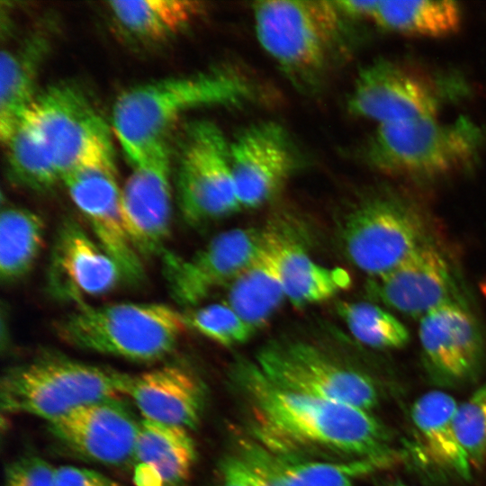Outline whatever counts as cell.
Returning <instances> with one entry per match:
<instances>
[{"instance_id":"32","label":"cell","mask_w":486,"mask_h":486,"mask_svg":"<svg viewBox=\"0 0 486 486\" xmlns=\"http://www.w3.org/2000/svg\"><path fill=\"white\" fill-rule=\"evenodd\" d=\"M184 314L187 327L226 346L245 343L256 331L226 302L204 305Z\"/></svg>"},{"instance_id":"20","label":"cell","mask_w":486,"mask_h":486,"mask_svg":"<svg viewBox=\"0 0 486 486\" xmlns=\"http://www.w3.org/2000/svg\"><path fill=\"white\" fill-rule=\"evenodd\" d=\"M418 336L425 364L439 381H463L481 364L482 331L461 301L445 303L420 318Z\"/></svg>"},{"instance_id":"33","label":"cell","mask_w":486,"mask_h":486,"mask_svg":"<svg viewBox=\"0 0 486 486\" xmlns=\"http://www.w3.org/2000/svg\"><path fill=\"white\" fill-rule=\"evenodd\" d=\"M454 427L471 467L482 466L486 461V383L458 404Z\"/></svg>"},{"instance_id":"16","label":"cell","mask_w":486,"mask_h":486,"mask_svg":"<svg viewBox=\"0 0 486 486\" xmlns=\"http://www.w3.org/2000/svg\"><path fill=\"white\" fill-rule=\"evenodd\" d=\"M140 421L117 397L81 406L49 423L50 433L77 455L120 466L133 461Z\"/></svg>"},{"instance_id":"38","label":"cell","mask_w":486,"mask_h":486,"mask_svg":"<svg viewBox=\"0 0 486 486\" xmlns=\"http://www.w3.org/2000/svg\"><path fill=\"white\" fill-rule=\"evenodd\" d=\"M389 486H410L404 482H394L393 483L390 484Z\"/></svg>"},{"instance_id":"8","label":"cell","mask_w":486,"mask_h":486,"mask_svg":"<svg viewBox=\"0 0 486 486\" xmlns=\"http://www.w3.org/2000/svg\"><path fill=\"white\" fill-rule=\"evenodd\" d=\"M230 141L208 120L187 125L177 152L176 188L179 210L192 225L241 209L230 159Z\"/></svg>"},{"instance_id":"30","label":"cell","mask_w":486,"mask_h":486,"mask_svg":"<svg viewBox=\"0 0 486 486\" xmlns=\"http://www.w3.org/2000/svg\"><path fill=\"white\" fill-rule=\"evenodd\" d=\"M4 143L8 173L17 184L45 192L60 180L38 131L25 113Z\"/></svg>"},{"instance_id":"10","label":"cell","mask_w":486,"mask_h":486,"mask_svg":"<svg viewBox=\"0 0 486 486\" xmlns=\"http://www.w3.org/2000/svg\"><path fill=\"white\" fill-rule=\"evenodd\" d=\"M427 241L418 215L393 197L360 203L346 215L341 228L346 256L370 278L389 273Z\"/></svg>"},{"instance_id":"15","label":"cell","mask_w":486,"mask_h":486,"mask_svg":"<svg viewBox=\"0 0 486 486\" xmlns=\"http://www.w3.org/2000/svg\"><path fill=\"white\" fill-rule=\"evenodd\" d=\"M132 168L122 189L124 226L141 258L161 256L171 230L173 189L169 142L157 148Z\"/></svg>"},{"instance_id":"35","label":"cell","mask_w":486,"mask_h":486,"mask_svg":"<svg viewBox=\"0 0 486 486\" xmlns=\"http://www.w3.org/2000/svg\"><path fill=\"white\" fill-rule=\"evenodd\" d=\"M54 486H119L103 473L76 466L54 468Z\"/></svg>"},{"instance_id":"36","label":"cell","mask_w":486,"mask_h":486,"mask_svg":"<svg viewBox=\"0 0 486 486\" xmlns=\"http://www.w3.org/2000/svg\"><path fill=\"white\" fill-rule=\"evenodd\" d=\"M334 3L346 20H372L378 1L340 0Z\"/></svg>"},{"instance_id":"7","label":"cell","mask_w":486,"mask_h":486,"mask_svg":"<svg viewBox=\"0 0 486 486\" xmlns=\"http://www.w3.org/2000/svg\"><path fill=\"white\" fill-rule=\"evenodd\" d=\"M60 176L92 166H115L110 126L87 94L58 83L37 94L25 112Z\"/></svg>"},{"instance_id":"11","label":"cell","mask_w":486,"mask_h":486,"mask_svg":"<svg viewBox=\"0 0 486 486\" xmlns=\"http://www.w3.org/2000/svg\"><path fill=\"white\" fill-rule=\"evenodd\" d=\"M454 84L404 65L378 59L358 73L348 98L354 115L378 125L436 117Z\"/></svg>"},{"instance_id":"12","label":"cell","mask_w":486,"mask_h":486,"mask_svg":"<svg viewBox=\"0 0 486 486\" xmlns=\"http://www.w3.org/2000/svg\"><path fill=\"white\" fill-rule=\"evenodd\" d=\"M266 230L235 228L220 232L188 257L166 249L160 256L171 297L184 307H194L214 290L229 285L256 257Z\"/></svg>"},{"instance_id":"26","label":"cell","mask_w":486,"mask_h":486,"mask_svg":"<svg viewBox=\"0 0 486 486\" xmlns=\"http://www.w3.org/2000/svg\"><path fill=\"white\" fill-rule=\"evenodd\" d=\"M457 406L452 395L430 391L413 403L411 418L433 461L461 478L469 479L472 467L454 427Z\"/></svg>"},{"instance_id":"3","label":"cell","mask_w":486,"mask_h":486,"mask_svg":"<svg viewBox=\"0 0 486 486\" xmlns=\"http://www.w3.org/2000/svg\"><path fill=\"white\" fill-rule=\"evenodd\" d=\"M186 328L184 313L157 302L79 303L56 326L73 346L140 363L167 356Z\"/></svg>"},{"instance_id":"27","label":"cell","mask_w":486,"mask_h":486,"mask_svg":"<svg viewBox=\"0 0 486 486\" xmlns=\"http://www.w3.org/2000/svg\"><path fill=\"white\" fill-rule=\"evenodd\" d=\"M108 9L129 34L159 41L180 32L202 14V4L184 0L110 1Z\"/></svg>"},{"instance_id":"24","label":"cell","mask_w":486,"mask_h":486,"mask_svg":"<svg viewBox=\"0 0 486 486\" xmlns=\"http://www.w3.org/2000/svg\"><path fill=\"white\" fill-rule=\"evenodd\" d=\"M50 42L36 32L0 58V137L4 143L34 102L36 77Z\"/></svg>"},{"instance_id":"14","label":"cell","mask_w":486,"mask_h":486,"mask_svg":"<svg viewBox=\"0 0 486 486\" xmlns=\"http://www.w3.org/2000/svg\"><path fill=\"white\" fill-rule=\"evenodd\" d=\"M73 202L86 219L94 239L118 265L123 281L144 279L141 257L126 231L122 211V189L115 166H92L67 174L61 180Z\"/></svg>"},{"instance_id":"21","label":"cell","mask_w":486,"mask_h":486,"mask_svg":"<svg viewBox=\"0 0 486 486\" xmlns=\"http://www.w3.org/2000/svg\"><path fill=\"white\" fill-rule=\"evenodd\" d=\"M124 394L130 397L144 418L187 429L198 425L206 399L199 378L174 364L129 374Z\"/></svg>"},{"instance_id":"31","label":"cell","mask_w":486,"mask_h":486,"mask_svg":"<svg viewBox=\"0 0 486 486\" xmlns=\"http://www.w3.org/2000/svg\"><path fill=\"white\" fill-rule=\"evenodd\" d=\"M339 317L361 343L377 349H397L410 341L408 328L393 314L366 302H341Z\"/></svg>"},{"instance_id":"2","label":"cell","mask_w":486,"mask_h":486,"mask_svg":"<svg viewBox=\"0 0 486 486\" xmlns=\"http://www.w3.org/2000/svg\"><path fill=\"white\" fill-rule=\"evenodd\" d=\"M251 94L244 76L224 68L150 81L117 97L112 128L134 166L169 142L170 130L181 115L203 106L237 104Z\"/></svg>"},{"instance_id":"37","label":"cell","mask_w":486,"mask_h":486,"mask_svg":"<svg viewBox=\"0 0 486 486\" xmlns=\"http://www.w3.org/2000/svg\"><path fill=\"white\" fill-rule=\"evenodd\" d=\"M216 486H240L238 484H236V483H232V482H225V481H222L221 480V482L219 483L218 485Z\"/></svg>"},{"instance_id":"5","label":"cell","mask_w":486,"mask_h":486,"mask_svg":"<svg viewBox=\"0 0 486 486\" xmlns=\"http://www.w3.org/2000/svg\"><path fill=\"white\" fill-rule=\"evenodd\" d=\"M483 139L482 130L464 116L452 122L418 118L378 125L365 156L371 166L387 175L433 177L470 166Z\"/></svg>"},{"instance_id":"13","label":"cell","mask_w":486,"mask_h":486,"mask_svg":"<svg viewBox=\"0 0 486 486\" xmlns=\"http://www.w3.org/2000/svg\"><path fill=\"white\" fill-rule=\"evenodd\" d=\"M392 459V454L342 461L291 458L254 441L227 456L220 472L222 481L240 486H354Z\"/></svg>"},{"instance_id":"1","label":"cell","mask_w":486,"mask_h":486,"mask_svg":"<svg viewBox=\"0 0 486 486\" xmlns=\"http://www.w3.org/2000/svg\"><path fill=\"white\" fill-rule=\"evenodd\" d=\"M255 442L291 458L358 459L390 454L386 427L370 411L283 389L255 363L233 373Z\"/></svg>"},{"instance_id":"17","label":"cell","mask_w":486,"mask_h":486,"mask_svg":"<svg viewBox=\"0 0 486 486\" xmlns=\"http://www.w3.org/2000/svg\"><path fill=\"white\" fill-rule=\"evenodd\" d=\"M230 159L241 208H257L281 189L296 166L285 130L274 122H257L230 141Z\"/></svg>"},{"instance_id":"18","label":"cell","mask_w":486,"mask_h":486,"mask_svg":"<svg viewBox=\"0 0 486 486\" xmlns=\"http://www.w3.org/2000/svg\"><path fill=\"white\" fill-rule=\"evenodd\" d=\"M366 290L388 308L419 319L445 303L460 301L446 258L428 240L389 273L370 278Z\"/></svg>"},{"instance_id":"25","label":"cell","mask_w":486,"mask_h":486,"mask_svg":"<svg viewBox=\"0 0 486 486\" xmlns=\"http://www.w3.org/2000/svg\"><path fill=\"white\" fill-rule=\"evenodd\" d=\"M276 255L286 299L296 307L328 300L351 284L346 269L318 264L302 246L278 231Z\"/></svg>"},{"instance_id":"9","label":"cell","mask_w":486,"mask_h":486,"mask_svg":"<svg viewBox=\"0 0 486 486\" xmlns=\"http://www.w3.org/2000/svg\"><path fill=\"white\" fill-rule=\"evenodd\" d=\"M255 364L274 384L293 392L368 411L378 404L370 376L305 342H274L260 350Z\"/></svg>"},{"instance_id":"29","label":"cell","mask_w":486,"mask_h":486,"mask_svg":"<svg viewBox=\"0 0 486 486\" xmlns=\"http://www.w3.org/2000/svg\"><path fill=\"white\" fill-rule=\"evenodd\" d=\"M45 223L37 213L7 207L0 215V277L13 283L32 268L43 245Z\"/></svg>"},{"instance_id":"23","label":"cell","mask_w":486,"mask_h":486,"mask_svg":"<svg viewBox=\"0 0 486 486\" xmlns=\"http://www.w3.org/2000/svg\"><path fill=\"white\" fill-rule=\"evenodd\" d=\"M277 230L266 229L252 262L228 285L229 304L255 330L264 326L286 299L276 255Z\"/></svg>"},{"instance_id":"22","label":"cell","mask_w":486,"mask_h":486,"mask_svg":"<svg viewBox=\"0 0 486 486\" xmlns=\"http://www.w3.org/2000/svg\"><path fill=\"white\" fill-rule=\"evenodd\" d=\"M196 456L188 429L143 418L133 462L136 486H180L190 476Z\"/></svg>"},{"instance_id":"19","label":"cell","mask_w":486,"mask_h":486,"mask_svg":"<svg viewBox=\"0 0 486 486\" xmlns=\"http://www.w3.org/2000/svg\"><path fill=\"white\" fill-rule=\"evenodd\" d=\"M122 272L115 261L73 219L59 225L52 247L47 274L50 293L59 300L82 303L86 296L110 292Z\"/></svg>"},{"instance_id":"6","label":"cell","mask_w":486,"mask_h":486,"mask_svg":"<svg viewBox=\"0 0 486 486\" xmlns=\"http://www.w3.org/2000/svg\"><path fill=\"white\" fill-rule=\"evenodd\" d=\"M256 39L289 76H319L340 49L346 18L334 1L263 0L253 4Z\"/></svg>"},{"instance_id":"28","label":"cell","mask_w":486,"mask_h":486,"mask_svg":"<svg viewBox=\"0 0 486 486\" xmlns=\"http://www.w3.org/2000/svg\"><path fill=\"white\" fill-rule=\"evenodd\" d=\"M372 21L391 32L438 38L459 30L462 10L450 0L378 1Z\"/></svg>"},{"instance_id":"34","label":"cell","mask_w":486,"mask_h":486,"mask_svg":"<svg viewBox=\"0 0 486 486\" xmlns=\"http://www.w3.org/2000/svg\"><path fill=\"white\" fill-rule=\"evenodd\" d=\"M54 468L43 458L27 454L10 463L3 486H54Z\"/></svg>"},{"instance_id":"4","label":"cell","mask_w":486,"mask_h":486,"mask_svg":"<svg viewBox=\"0 0 486 486\" xmlns=\"http://www.w3.org/2000/svg\"><path fill=\"white\" fill-rule=\"evenodd\" d=\"M129 374L72 358L45 355L3 375L1 409L48 422L101 400L124 394Z\"/></svg>"}]
</instances>
